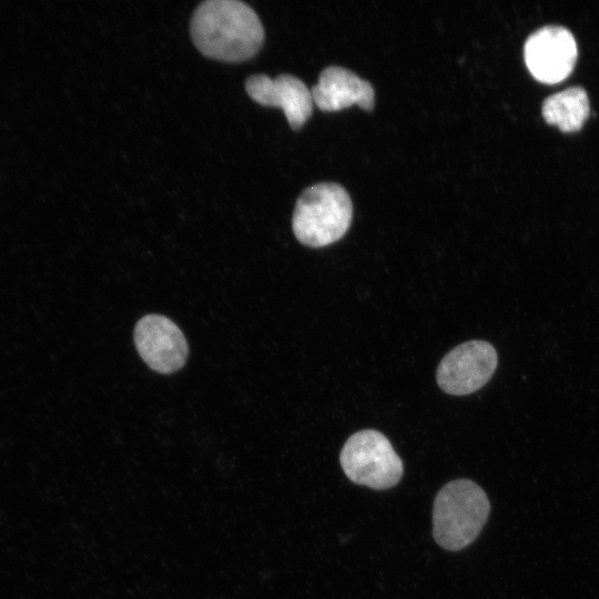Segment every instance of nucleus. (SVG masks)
Listing matches in <instances>:
<instances>
[{"instance_id":"4","label":"nucleus","mask_w":599,"mask_h":599,"mask_svg":"<svg viewBox=\"0 0 599 599\" xmlns=\"http://www.w3.org/2000/svg\"><path fill=\"white\" fill-rule=\"evenodd\" d=\"M339 461L353 483L378 490L397 485L404 471L403 461L389 440L374 429L353 434L341 450Z\"/></svg>"},{"instance_id":"1","label":"nucleus","mask_w":599,"mask_h":599,"mask_svg":"<svg viewBox=\"0 0 599 599\" xmlns=\"http://www.w3.org/2000/svg\"><path fill=\"white\" fill-rule=\"evenodd\" d=\"M195 47L207 58L241 62L254 57L264 41L256 12L238 0H206L193 12L190 24Z\"/></svg>"},{"instance_id":"10","label":"nucleus","mask_w":599,"mask_h":599,"mask_svg":"<svg viewBox=\"0 0 599 599\" xmlns=\"http://www.w3.org/2000/svg\"><path fill=\"white\" fill-rule=\"evenodd\" d=\"M542 115L564 131L579 129L589 114V99L582 87H569L550 94L542 102Z\"/></svg>"},{"instance_id":"5","label":"nucleus","mask_w":599,"mask_h":599,"mask_svg":"<svg viewBox=\"0 0 599 599\" xmlns=\"http://www.w3.org/2000/svg\"><path fill=\"white\" fill-rule=\"evenodd\" d=\"M497 353L486 341H469L453 348L440 361L438 386L450 395H468L481 388L494 375Z\"/></svg>"},{"instance_id":"9","label":"nucleus","mask_w":599,"mask_h":599,"mask_svg":"<svg viewBox=\"0 0 599 599\" xmlns=\"http://www.w3.org/2000/svg\"><path fill=\"white\" fill-rule=\"evenodd\" d=\"M311 91L314 104L322 111H339L354 104L369 111L374 106L372 84L342 67L325 68Z\"/></svg>"},{"instance_id":"2","label":"nucleus","mask_w":599,"mask_h":599,"mask_svg":"<svg viewBox=\"0 0 599 599\" xmlns=\"http://www.w3.org/2000/svg\"><path fill=\"white\" fill-rule=\"evenodd\" d=\"M490 511L485 491L469 479L446 484L433 508V536L447 550H460L481 531Z\"/></svg>"},{"instance_id":"7","label":"nucleus","mask_w":599,"mask_h":599,"mask_svg":"<svg viewBox=\"0 0 599 599\" xmlns=\"http://www.w3.org/2000/svg\"><path fill=\"white\" fill-rule=\"evenodd\" d=\"M134 342L142 359L158 373L176 372L186 362L189 347L183 333L162 315L142 317L135 325Z\"/></svg>"},{"instance_id":"3","label":"nucleus","mask_w":599,"mask_h":599,"mask_svg":"<svg viewBox=\"0 0 599 599\" xmlns=\"http://www.w3.org/2000/svg\"><path fill=\"white\" fill-rule=\"evenodd\" d=\"M353 205L347 191L337 183L323 182L304 190L292 219L295 237L309 247H323L348 231Z\"/></svg>"},{"instance_id":"8","label":"nucleus","mask_w":599,"mask_h":599,"mask_svg":"<svg viewBox=\"0 0 599 599\" xmlns=\"http://www.w3.org/2000/svg\"><path fill=\"white\" fill-rule=\"evenodd\" d=\"M245 90L253 101L282 109L293 130L303 126L312 115V91L292 74H280L275 78L254 74L246 79Z\"/></svg>"},{"instance_id":"6","label":"nucleus","mask_w":599,"mask_h":599,"mask_svg":"<svg viewBox=\"0 0 599 599\" xmlns=\"http://www.w3.org/2000/svg\"><path fill=\"white\" fill-rule=\"evenodd\" d=\"M524 57L535 78L547 83L558 82L566 78L575 65L576 39L564 26H544L526 39Z\"/></svg>"}]
</instances>
